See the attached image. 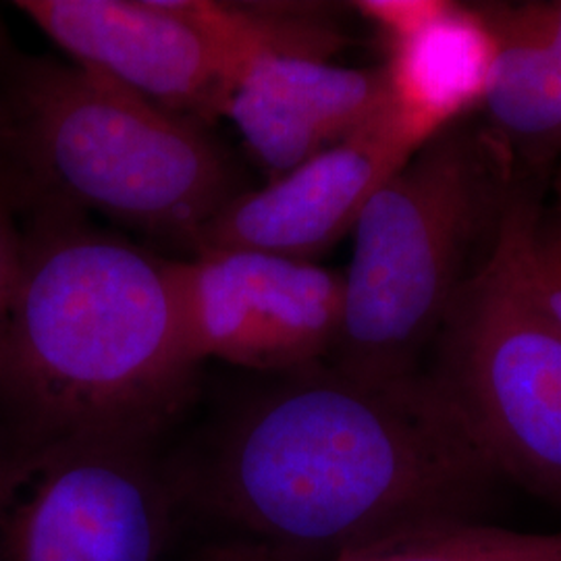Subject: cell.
<instances>
[{
  "instance_id": "cell-1",
  "label": "cell",
  "mask_w": 561,
  "mask_h": 561,
  "mask_svg": "<svg viewBox=\"0 0 561 561\" xmlns=\"http://www.w3.org/2000/svg\"><path fill=\"white\" fill-rule=\"evenodd\" d=\"M502 481L431 373L370 381L314 362L236 414L206 491L285 561H329L426 524L474 520Z\"/></svg>"
},
{
  "instance_id": "cell-2",
  "label": "cell",
  "mask_w": 561,
  "mask_h": 561,
  "mask_svg": "<svg viewBox=\"0 0 561 561\" xmlns=\"http://www.w3.org/2000/svg\"><path fill=\"white\" fill-rule=\"evenodd\" d=\"M20 221V271L0 331V405L15 437L148 439L198 364L173 261L76 213Z\"/></svg>"
},
{
  "instance_id": "cell-3",
  "label": "cell",
  "mask_w": 561,
  "mask_h": 561,
  "mask_svg": "<svg viewBox=\"0 0 561 561\" xmlns=\"http://www.w3.org/2000/svg\"><path fill=\"white\" fill-rule=\"evenodd\" d=\"M0 178L25 217L101 215L194 250L240 194L204 125L80 65L0 48Z\"/></svg>"
},
{
  "instance_id": "cell-4",
  "label": "cell",
  "mask_w": 561,
  "mask_h": 561,
  "mask_svg": "<svg viewBox=\"0 0 561 561\" xmlns=\"http://www.w3.org/2000/svg\"><path fill=\"white\" fill-rule=\"evenodd\" d=\"M516 169L468 117L385 181L354 225L340 333L322 362L387 381L421 370L449 306L481 261L514 190Z\"/></svg>"
},
{
  "instance_id": "cell-5",
  "label": "cell",
  "mask_w": 561,
  "mask_h": 561,
  "mask_svg": "<svg viewBox=\"0 0 561 561\" xmlns=\"http://www.w3.org/2000/svg\"><path fill=\"white\" fill-rule=\"evenodd\" d=\"M530 198L528 187L514 185L484 259L443 319L428 373L503 479L561 503V327L522 262Z\"/></svg>"
},
{
  "instance_id": "cell-6",
  "label": "cell",
  "mask_w": 561,
  "mask_h": 561,
  "mask_svg": "<svg viewBox=\"0 0 561 561\" xmlns=\"http://www.w3.org/2000/svg\"><path fill=\"white\" fill-rule=\"evenodd\" d=\"M144 445L59 435L0 449V561H161L169 491Z\"/></svg>"
},
{
  "instance_id": "cell-7",
  "label": "cell",
  "mask_w": 561,
  "mask_h": 561,
  "mask_svg": "<svg viewBox=\"0 0 561 561\" xmlns=\"http://www.w3.org/2000/svg\"><path fill=\"white\" fill-rule=\"evenodd\" d=\"M196 360L287 373L322 362L340 333L343 275L252 250L173 261Z\"/></svg>"
},
{
  "instance_id": "cell-8",
  "label": "cell",
  "mask_w": 561,
  "mask_h": 561,
  "mask_svg": "<svg viewBox=\"0 0 561 561\" xmlns=\"http://www.w3.org/2000/svg\"><path fill=\"white\" fill-rule=\"evenodd\" d=\"M15 7L76 65L198 125L225 115L250 69L171 0H18Z\"/></svg>"
},
{
  "instance_id": "cell-9",
  "label": "cell",
  "mask_w": 561,
  "mask_h": 561,
  "mask_svg": "<svg viewBox=\"0 0 561 561\" xmlns=\"http://www.w3.org/2000/svg\"><path fill=\"white\" fill-rule=\"evenodd\" d=\"M416 152L387 108L347 140L233 196L202 227L192 256L252 250L314 262L354 231L364 206Z\"/></svg>"
},
{
  "instance_id": "cell-10",
  "label": "cell",
  "mask_w": 561,
  "mask_h": 561,
  "mask_svg": "<svg viewBox=\"0 0 561 561\" xmlns=\"http://www.w3.org/2000/svg\"><path fill=\"white\" fill-rule=\"evenodd\" d=\"M389 108L382 67L277 55L256 60L225 106L248 150L273 175L347 140Z\"/></svg>"
},
{
  "instance_id": "cell-11",
  "label": "cell",
  "mask_w": 561,
  "mask_h": 561,
  "mask_svg": "<svg viewBox=\"0 0 561 561\" xmlns=\"http://www.w3.org/2000/svg\"><path fill=\"white\" fill-rule=\"evenodd\" d=\"M385 50L389 113L414 150L482 108L495 36L477 4L454 2L439 20Z\"/></svg>"
},
{
  "instance_id": "cell-12",
  "label": "cell",
  "mask_w": 561,
  "mask_h": 561,
  "mask_svg": "<svg viewBox=\"0 0 561 561\" xmlns=\"http://www.w3.org/2000/svg\"><path fill=\"white\" fill-rule=\"evenodd\" d=\"M477 7L495 36L484 129L514 169L542 173L561 162V62L545 2Z\"/></svg>"
},
{
  "instance_id": "cell-13",
  "label": "cell",
  "mask_w": 561,
  "mask_h": 561,
  "mask_svg": "<svg viewBox=\"0 0 561 561\" xmlns=\"http://www.w3.org/2000/svg\"><path fill=\"white\" fill-rule=\"evenodd\" d=\"M329 561H561V533H520L474 520L437 522Z\"/></svg>"
},
{
  "instance_id": "cell-14",
  "label": "cell",
  "mask_w": 561,
  "mask_h": 561,
  "mask_svg": "<svg viewBox=\"0 0 561 561\" xmlns=\"http://www.w3.org/2000/svg\"><path fill=\"white\" fill-rule=\"evenodd\" d=\"M522 262L542 308L561 327V201L528 202L522 222Z\"/></svg>"
},
{
  "instance_id": "cell-15",
  "label": "cell",
  "mask_w": 561,
  "mask_h": 561,
  "mask_svg": "<svg viewBox=\"0 0 561 561\" xmlns=\"http://www.w3.org/2000/svg\"><path fill=\"white\" fill-rule=\"evenodd\" d=\"M451 4V0H360L352 7L377 27L382 44H389L421 32L445 15Z\"/></svg>"
},
{
  "instance_id": "cell-16",
  "label": "cell",
  "mask_w": 561,
  "mask_h": 561,
  "mask_svg": "<svg viewBox=\"0 0 561 561\" xmlns=\"http://www.w3.org/2000/svg\"><path fill=\"white\" fill-rule=\"evenodd\" d=\"M21 256V221L18 208L0 180V331L7 319Z\"/></svg>"
},
{
  "instance_id": "cell-17",
  "label": "cell",
  "mask_w": 561,
  "mask_h": 561,
  "mask_svg": "<svg viewBox=\"0 0 561 561\" xmlns=\"http://www.w3.org/2000/svg\"><path fill=\"white\" fill-rule=\"evenodd\" d=\"M545 15H547V23H549L551 41H553V46L558 50L561 62V0L545 2Z\"/></svg>"
}]
</instances>
